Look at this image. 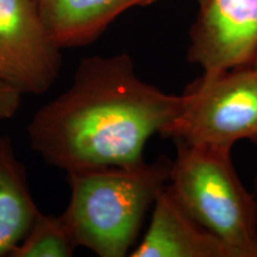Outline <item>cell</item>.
I'll list each match as a JSON object with an SVG mask.
<instances>
[{"label":"cell","instance_id":"obj_2","mask_svg":"<svg viewBox=\"0 0 257 257\" xmlns=\"http://www.w3.org/2000/svg\"><path fill=\"white\" fill-rule=\"evenodd\" d=\"M172 161L102 166L68 172L72 197L62 218L78 246L101 257H123L144 216L168 185Z\"/></svg>","mask_w":257,"mask_h":257},{"label":"cell","instance_id":"obj_11","mask_svg":"<svg viewBox=\"0 0 257 257\" xmlns=\"http://www.w3.org/2000/svg\"><path fill=\"white\" fill-rule=\"evenodd\" d=\"M22 93L0 75V119H10L21 107Z\"/></svg>","mask_w":257,"mask_h":257},{"label":"cell","instance_id":"obj_10","mask_svg":"<svg viewBox=\"0 0 257 257\" xmlns=\"http://www.w3.org/2000/svg\"><path fill=\"white\" fill-rule=\"evenodd\" d=\"M76 244L62 216H48L38 212L23 240L10 257H69Z\"/></svg>","mask_w":257,"mask_h":257},{"label":"cell","instance_id":"obj_13","mask_svg":"<svg viewBox=\"0 0 257 257\" xmlns=\"http://www.w3.org/2000/svg\"><path fill=\"white\" fill-rule=\"evenodd\" d=\"M255 186H256V192H257V173H256V178H255Z\"/></svg>","mask_w":257,"mask_h":257},{"label":"cell","instance_id":"obj_9","mask_svg":"<svg viewBox=\"0 0 257 257\" xmlns=\"http://www.w3.org/2000/svg\"><path fill=\"white\" fill-rule=\"evenodd\" d=\"M38 212L11 141L0 135V257L23 240Z\"/></svg>","mask_w":257,"mask_h":257},{"label":"cell","instance_id":"obj_1","mask_svg":"<svg viewBox=\"0 0 257 257\" xmlns=\"http://www.w3.org/2000/svg\"><path fill=\"white\" fill-rule=\"evenodd\" d=\"M182 95L138 78L126 54L81 61L72 86L36 112L28 126L32 149L66 170L143 162L153 135L178 115Z\"/></svg>","mask_w":257,"mask_h":257},{"label":"cell","instance_id":"obj_14","mask_svg":"<svg viewBox=\"0 0 257 257\" xmlns=\"http://www.w3.org/2000/svg\"><path fill=\"white\" fill-rule=\"evenodd\" d=\"M195 2H197V3H198V4H199V5H200V4H201V3H202V2H204V0H195Z\"/></svg>","mask_w":257,"mask_h":257},{"label":"cell","instance_id":"obj_5","mask_svg":"<svg viewBox=\"0 0 257 257\" xmlns=\"http://www.w3.org/2000/svg\"><path fill=\"white\" fill-rule=\"evenodd\" d=\"M60 49L38 0H0V75L12 87L22 94L48 91L59 76Z\"/></svg>","mask_w":257,"mask_h":257},{"label":"cell","instance_id":"obj_3","mask_svg":"<svg viewBox=\"0 0 257 257\" xmlns=\"http://www.w3.org/2000/svg\"><path fill=\"white\" fill-rule=\"evenodd\" d=\"M176 147L167 185L176 200L231 257H257V200L240 181L230 148Z\"/></svg>","mask_w":257,"mask_h":257},{"label":"cell","instance_id":"obj_7","mask_svg":"<svg viewBox=\"0 0 257 257\" xmlns=\"http://www.w3.org/2000/svg\"><path fill=\"white\" fill-rule=\"evenodd\" d=\"M133 257H231L216 234L205 229L176 200L168 186L154 201L153 217Z\"/></svg>","mask_w":257,"mask_h":257},{"label":"cell","instance_id":"obj_4","mask_svg":"<svg viewBox=\"0 0 257 257\" xmlns=\"http://www.w3.org/2000/svg\"><path fill=\"white\" fill-rule=\"evenodd\" d=\"M163 138L189 146L230 148L257 140V70L250 64L202 75L182 94Z\"/></svg>","mask_w":257,"mask_h":257},{"label":"cell","instance_id":"obj_8","mask_svg":"<svg viewBox=\"0 0 257 257\" xmlns=\"http://www.w3.org/2000/svg\"><path fill=\"white\" fill-rule=\"evenodd\" d=\"M159 0H38L44 25L60 48L94 41L126 10Z\"/></svg>","mask_w":257,"mask_h":257},{"label":"cell","instance_id":"obj_6","mask_svg":"<svg viewBox=\"0 0 257 257\" xmlns=\"http://www.w3.org/2000/svg\"><path fill=\"white\" fill-rule=\"evenodd\" d=\"M257 54V0H204L189 30L188 60L211 76L251 63Z\"/></svg>","mask_w":257,"mask_h":257},{"label":"cell","instance_id":"obj_12","mask_svg":"<svg viewBox=\"0 0 257 257\" xmlns=\"http://www.w3.org/2000/svg\"><path fill=\"white\" fill-rule=\"evenodd\" d=\"M250 66L257 70V54H256V56L253 57V60L251 61V63H250Z\"/></svg>","mask_w":257,"mask_h":257}]
</instances>
